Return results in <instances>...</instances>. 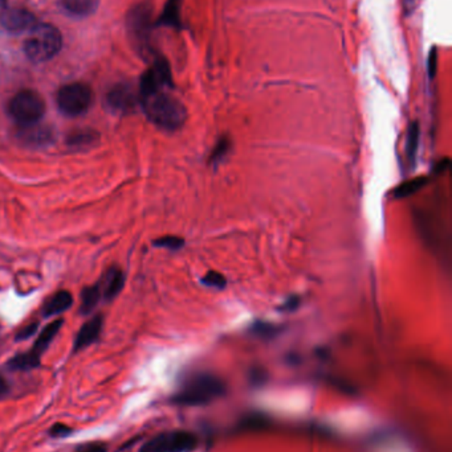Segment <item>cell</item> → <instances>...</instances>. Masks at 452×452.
<instances>
[{
    "mask_svg": "<svg viewBox=\"0 0 452 452\" xmlns=\"http://www.w3.org/2000/svg\"><path fill=\"white\" fill-rule=\"evenodd\" d=\"M140 102L148 120L160 129L175 131L180 129L188 120L185 105L177 97L165 90L140 97Z\"/></svg>",
    "mask_w": 452,
    "mask_h": 452,
    "instance_id": "cell-1",
    "label": "cell"
},
{
    "mask_svg": "<svg viewBox=\"0 0 452 452\" xmlns=\"http://www.w3.org/2000/svg\"><path fill=\"white\" fill-rule=\"evenodd\" d=\"M428 183V179L426 176H419V177H414L409 182H405L404 184L398 185L396 189L393 191V197L394 199H406V197H410L413 194H416L418 191H421L426 184Z\"/></svg>",
    "mask_w": 452,
    "mask_h": 452,
    "instance_id": "cell-19",
    "label": "cell"
},
{
    "mask_svg": "<svg viewBox=\"0 0 452 452\" xmlns=\"http://www.w3.org/2000/svg\"><path fill=\"white\" fill-rule=\"evenodd\" d=\"M46 112V102L38 93L21 90L9 103V114L20 127L36 125Z\"/></svg>",
    "mask_w": 452,
    "mask_h": 452,
    "instance_id": "cell-4",
    "label": "cell"
},
{
    "mask_svg": "<svg viewBox=\"0 0 452 452\" xmlns=\"http://www.w3.org/2000/svg\"><path fill=\"white\" fill-rule=\"evenodd\" d=\"M63 36L56 27L38 23L29 31L23 51L32 63H46L61 51Z\"/></svg>",
    "mask_w": 452,
    "mask_h": 452,
    "instance_id": "cell-3",
    "label": "cell"
},
{
    "mask_svg": "<svg viewBox=\"0 0 452 452\" xmlns=\"http://www.w3.org/2000/svg\"><path fill=\"white\" fill-rule=\"evenodd\" d=\"M101 330H103V316L97 315L92 320L85 323L81 327V330L77 333L75 339V345H73L75 352L85 349L89 345H92L93 342H97L98 337H100Z\"/></svg>",
    "mask_w": 452,
    "mask_h": 452,
    "instance_id": "cell-12",
    "label": "cell"
},
{
    "mask_svg": "<svg viewBox=\"0 0 452 452\" xmlns=\"http://www.w3.org/2000/svg\"><path fill=\"white\" fill-rule=\"evenodd\" d=\"M98 135L92 130H78L68 137V144L75 148L89 147L96 143Z\"/></svg>",
    "mask_w": 452,
    "mask_h": 452,
    "instance_id": "cell-21",
    "label": "cell"
},
{
    "mask_svg": "<svg viewBox=\"0 0 452 452\" xmlns=\"http://www.w3.org/2000/svg\"><path fill=\"white\" fill-rule=\"evenodd\" d=\"M71 433H72V429L64 424H56L49 430V435L52 438H66L68 435H71Z\"/></svg>",
    "mask_w": 452,
    "mask_h": 452,
    "instance_id": "cell-26",
    "label": "cell"
},
{
    "mask_svg": "<svg viewBox=\"0 0 452 452\" xmlns=\"http://www.w3.org/2000/svg\"><path fill=\"white\" fill-rule=\"evenodd\" d=\"M180 4H182V0H168L155 26L179 29L180 28Z\"/></svg>",
    "mask_w": 452,
    "mask_h": 452,
    "instance_id": "cell-17",
    "label": "cell"
},
{
    "mask_svg": "<svg viewBox=\"0 0 452 452\" xmlns=\"http://www.w3.org/2000/svg\"><path fill=\"white\" fill-rule=\"evenodd\" d=\"M7 4V0H0V9H4Z\"/></svg>",
    "mask_w": 452,
    "mask_h": 452,
    "instance_id": "cell-31",
    "label": "cell"
},
{
    "mask_svg": "<svg viewBox=\"0 0 452 452\" xmlns=\"http://www.w3.org/2000/svg\"><path fill=\"white\" fill-rule=\"evenodd\" d=\"M436 63H438V52H436V48H433L430 51V55H428V63H427V68H428V75L430 78L435 77L436 73Z\"/></svg>",
    "mask_w": 452,
    "mask_h": 452,
    "instance_id": "cell-27",
    "label": "cell"
},
{
    "mask_svg": "<svg viewBox=\"0 0 452 452\" xmlns=\"http://www.w3.org/2000/svg\"><path fill=\"white\" fill-rule=\"evenodd\" d=\"M299 302H300V300H299V298H291V299H289V300H288V302H287L282 308L293 311V310L297 307V305H299Z\"/></svg>",
    "mask_w": 452,
    "mask_h": 452,
    "instance_id": "cell-29",
    "label": "cell"
},
{
    "mask_svg": "<svg viewBox=\"0 0 452 452\" xmlns=\"http://www.w3.org/2000/svg\"><path fill=\"white\" fill-rule=\"evenodd\" d=\"M9 393V385L6 382V379L0 376V399L6 397V394Z\"/></svg>",
    "mask_w": 452,
    "mask_h": 452,
    "instance_id": "cell-30",
    "label": "cell"
},
{
    "mask_svg": "<svg viewBox=\"0 0 452 452\" xmlns=\"http://www.w3.org/2000/svg\"><path fill=\"white\" fill-rule=\"evenodd\" d=\"M106 444L101 442H91V443L81 444L76 448L75 452H106Z\"/></svg>",
    "mask_w": 452,
    "mask_h": 452,
    "instance_id": "cell-25",
    "label": "cell"
},
{
    "mask_svg": "<svg viewBox=\"0 0 452 452\" xmlns=\"http://www.w3.org/2000/svg\"><path fill=\"white\" fill-rule=\"evenodd\" d=\"M125 283V275L120 268H112L106 271L101 283L98 285L101 290V295L104 296L105 300H113L115 296L118 295L123 290Z\"/></svg>",
    "mask_w": 452,
    "mask_h": 452,
    "instance_id": "cell-13",
    "label": "cell"
},
{
    "mask_svg": "<svg viewBox=\"0 0 452 452\" xmlns=\"http://www.w3.org/2000/svg\"><path fill=\"white\" fill-rule=\"evenodd\" d=\"M105 101L109 110L117 114H128L135 109L140 102V94H137L129 83H117L108 92Z\"/></svg>",
    "mask_w": 452,
    "mask_h": 452,
    "instance_id": "cell-11",
    "label": "cell"
},
{
    "mask_svg": "<svg viewBox=\"0 0 452 452\" xmlns=\"http://www.w3.org/2000/svg\"><path fill=\"white\" fill-rule=\"evenodd\" d=\"M58 4L73 18H86L95 14L100 0H58Z\"/></svg>",
    "mask_w": 452,
    "mask_h": 452,
    "instance_id": "cell-15",
    "label": "cell"
},
{
    "mask_svg": "<svg viewBox=\"0 0 452 452\" xmlns=\"http://www.w3.org/2000/svg\"><path fill=\"white\" fill-rule=\"evenodd\" d=\"M198 446V436L194 433L174 430L155 435L142 446L140 452H192Z\"/></svg>",
    "mask_w": 452,
    "mask_h": 452,
    "instance_id": "cell-6",
    "label": "cell"
},
{
    "mask_svg": "<svg viewBox=\"0 0 452 452\" xmlns=\"http://www.w3.org/2000/svg\"><path fill=\"white\" fill-rule=\"evenodd\" d=\"M202 283L205 286L222 290L227 286V279L223 274H220L217 271H208L207 274L202 278Z\"/></svg>",
    "mask_w": 452,
    "mask_h": 452,
    "instance_id": "cell-24",
    "label": "cell"
},
{
    "mask_svg": "<svg viewBox=\"0 0 452 452\" xmlns=\"http://www.w3.org/2000/svg\"><path fill=\"white\" fill-rule=\"evenodd\" d=\"M19 138L21 142L31 144L34 147H38V146H46L48 143H51L53 135L51 130L44 126H38L36 123L32 126L20 127Z\"/></svg>",
    "mask_w": 452,
    "mask_h": 452,
    "instance_id": "cell-14",
    "label": "cell"
},
{
    "mask_svg": "<svg viewBox=\"0 0 452 452\" xmlns=\"http://www.w3.org/2000/svg\"><path fill=\"white\" fill-rule=\"evenodd\" d=\"M36 24V16L32 12H29V9L12 7L3 9L0 12V26L14 35L29 32Z\"/></svg>",
    "mask_w": 452,
    "mask_h": 452,
    "instance_id": "cell-10",
    "label": "cell"
},
{
    "mask_svg": "<svg viewBox=\"0 0 452 452\" xmlns=\"http://www.w3.org/2000/svg\"><path fill=\"white\" fill-rule=\"evenodd\" d=\"M57 106L68 117H78L91 107L93 94L88 85L73 83L64 85L57 92Z\"/></svg>",
    "mask_w": 452,
    "mask_h": 452,
    "instance_id": "cell-8",
    "label": "cell"
},
{
    "mask_svg": "<svg viewBox=\"0 0 452 452\" xmlns=\"http://www.w3.org/2000/svg\"><path fill=\"white\" fill-rule=\"evenodd\" d=\"M154 245L157 248H162V249L179 250L185 246V240L180 237H177V236H165V237H160L158 240L154 241Z\"/></svg>",
    "mask_w": 452,
    "mask_h": 452,
    "instance_id": "cell-23",
    "label": "cell"
},
{
    "mask_svg": "<svg viewBox=\"0 0 452 452\" xmlns=\"http://www.w3.org/2000/svg\"><path fill=\"white\" fill-rule=\"evenodd\" d=\"M100 298H101V290H100L98 285L84 288V291L81 294V307H80L81 314L86 315L92 312L95 310L96 305H98Z\"/></svg>",
    "mask_w": 452,
    "mask_h": 452,
    "instance_id": "cell-20",
    "label": "cell"
},
{
    "mask_svg": "<svg viewBox=\"0 0 452 452\" xmlns=\"http://www.w3.org/2000/svg\"><path fill=\"white\" fill-rule=\"evenodd\" d=\"M230 148H231L230 139L222 138L220 140H217V146L214 147L212 152H211L210 162H211V163H219V162H222V160L228 155Z\"/></svg>",
    "mask_w": 452,
    "mask_h": 452,
    "instance_id": "cell-22",
    "label": "cell"
},
{
    "mask_svg": "<svg viewBox=\"0 0 452 452\" xmlns=\"http://www.w3.org/2000/svg\"><path fill=\"white\" fill-rule=\"evenodd\" d=\"M126 26L130 38L140 51V53L142 56L150 55V35L153 27L150 6L148 3H141L133 7L128 14Z\"/></svg>",
    "mask_w": 452,
    "mask_h": 452,
    "instance_id": "cell-5",
    "label": "cell"
},
{
    "mask_svg": "<svg viewBox=\"0 0 452 452\" xmlns=\"http://www.w3.org/2000/svg\"><path fill=\"white\" fill-rule=\"evenodd\" d=\"M419 139H421L419 123L413 122L409 126L407 140H406V155H407L409 163L411 164V167H414L415 162H416V154H418V148H419Z\"/></svg>",
    "mask_w": 452,
    "mask_h": 452,
    "instance_id": "cell-18",
    "label": "cell"
},
{
    "mask_svg": "<svg viewBox=\"0 0 452 452\" xmlns=\"http://www.w3.org/2000/svg\"><path fill=\"white\" fill-rule=\"evenodd\" d=\"M165 88H173L171 69L166 58L157 56L150 68L142 74L140 83V97L163 90Z\"/></svg>",
    "mask_w": 452,
    "mask_h": 452,
    "instance_id": "cell-9",
    "label": "cell"
},
{
    "mask_svg": "<svg viewBox=\"0 0 452 452\" xmlns=\"http://www.w3.org/2000/svg\"><path fill=\"white\" fill-rule=\"evenodd\" d=\"M63 324L64 322L61 319L48 324L47 327L38 335V337L31 351L20 353L14 359H11L10 362H9V367L11 369L31 370L38 368L43 353L47 351L49 344L53 342V339L56 337V335L60 331V328L63 327Z\"/></svg>",
    "mask_w": 452,
    "mask_h": 452,
    "instance_id": "cell-7",
    "label": "cell"
},
{
    "mask_svg": "<svg viewBox=\"0 0 452 452\" xmlns=\"http://www.w3.org/2000/svg\"><path fill=\"white\" fill-rule=\"evenodd\" d=\"M38 327V323L29 324L27 327H24V328H23V330H20L19 333L16 335V340L19 342V340H26V339H29V337H31L34 333L36 332Z\"/></svg>",
    "mask_w": 452,
    "mask_h": 452,
    "instance_id": "cell-28",
    "label": "cell"
},
{
    "mask_svg": "<svg viewBox=\"0 0 452 452\" xmlns=\"http://www.w3.org/2000/svg\"><path fill=\"white\" fill-rule=\"evenodd\" d=\"M72 305H73L72 294L68 291H58L46 303L43 308V315L46 317H49L53 315L61 314L66 310H69Z\"/></svg>",
    "mask_w": 452,
    "mask_h": 452,
    "instance_id": "cell-16",
    "label": "cell"
},
{
    "mask_svg": "<svg viewBox=\"0 0 452 452\" xmlns=\"http://www.w3.org/2000/svg\"><path fill=\"white\" fill-rule=\"evenodd\" d=\"M223 381L210 373H200L188 379L175 394L174 401L179 405L199 406L217 399L225 394Z\"/></svg>",
    "mask_w": 452,
    "mask_h": 452,
    "instance_id": "cell-2",
    "label": "cell"
}]
</instances>
